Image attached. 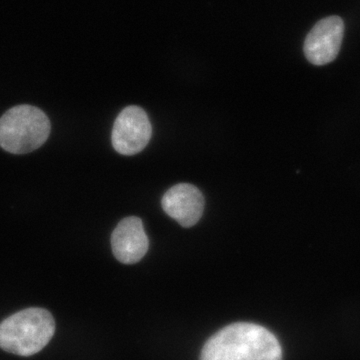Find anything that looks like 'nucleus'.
<instances>
[{
  "label": "nucleus",
  "instance_id": "nucleus-1",
  "mask_svg": "<svg viewBox=\"0 0 360 360\" xmlns=\"http://www.w3.org/2000/svg\"><path fill=\"white\" fill-rule=\"evenodd\" d=\"M283 350L266 328L238 322L222 328L205 343L200 360H281Z\"/></svg>",
  "mask_w": 360,
  "mask_h": 360
},
{
  "label": "nucleus",
  "instance_id": "nucleus-2",
  "mask_svg": "<svg viewBox=\"0 0 360 360\" xmlns=\"http://www.w3.org/2000/svg\"><path fill=\"white\" fill-rule=\"evenodd\" d=\"M54 331L56 321L46 309L21 310L0 324V347L20 356H30L49 345Z\"/></svg>",
  "mask_w": 360,
  "mask_h": 360
},
{
  "label": "nucleus",
  "instance_id": "nucleus-3",
  "mask_svg": "<svg viewBox=\"0 0 360 360\" xmlns=\"http://www.w3.org/2000/svg\"><path fill=\"white\" fill-rule=\"evenodd\" d=\"M51 122L35 106H14L0 117V148L13 155L32 153L49 139Z\"/></svg>",
  "mask_w": 360,
  "mask_h": 360
},
{
  "label": "nucleus",
  "instance_id": "nucleus-4",
  "mask_svg": "<svg viewBox=\"0 0 360 360\" xmlns=\"http://www.w3.org/2000/svg\"><path fill=\"white\" fill-rule=\"evenodd\" d=\"M153 127L146 111L139 106L130 105L116 117L111 141L113 148L122 155H134L148 146Z\"/></svg>",
  "mask_w": 360,
  "mask_h": 360
},
{
  "label": "nucleus",
  "instance_id": "nucleus-5",
  "mask_svg": "<svg viewBox=\"0 0 360 360\" xmlns=\"http://www.w3.org/2000/svg\"><path fill=\"white\" fill-rule=\"evenodd\" d=\"M345 25L338 16L323 18L310 30L304 41L305 56L314 65H328L340 51Z\"/></svg>",
  "mask_w": 360,
  "mask_h": 360
},
{
  "label": "nucleus",
  "instance_id": "nucleus-6",
  "mask_svg": "<svg viewBox=\"0 0 360 360\" xmlns=\"http://www.w3.org/2000/svg\"><path fill=\"white\" fill-rule=\"evenodd\" d=\"M161 205L168 217L188 229L198 224L202 217L205 198L200 189L193 184H179L168 189L163 195Z\"/></svg>",
  "mask_w": 360,
  "mask_h": 360
},
{
  "label": "nucleus",
  "instance_id": "nucleus-7",
  "mask_svg": "<svg viewBox=\"0 0 360 360\" xmlns=\"http://www.w3.org/2000/svg\"><path fill=\"white\" fill-rule=\"evenodd\" d=\"M113 255L118 262L134 264L143 258L148 250V238L142 220L129 217L122 219L111 236Z\"/></svg>",
  "mask_w": 360,
  "mask_h": 360
}]
</instances>
